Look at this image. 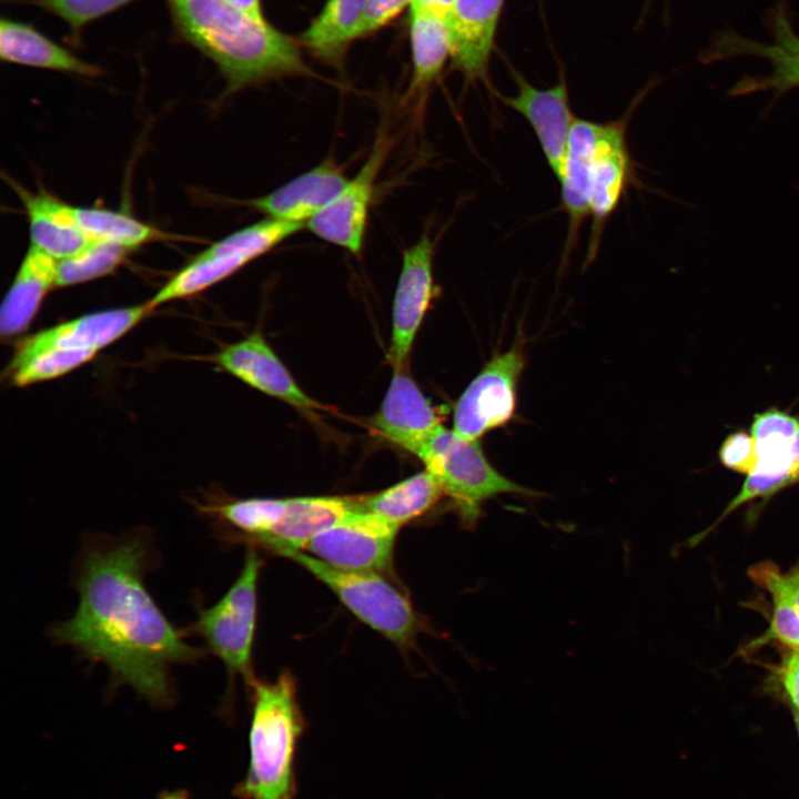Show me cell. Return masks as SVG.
I'll return each mask as SVG.
<instances>
[{"mask_svg":"<svg viewBox=\"0 0 799 799\" xmlns=\"http://www.w3.org/2000/svg\"><path fill=\"white\" fill-rule=\"evenodd\" d=\"M367 1L327 0L301 34L300 43L321 61L341 68Z\"/></svg>","mask_w":799,"mask_h":799,"instance_id":"cell-25","label":"cell"},{"mask_svg":"<svg viewBox=\"0 0 799 799\" xmlns=\"http://www.w3.org/2000/svg\"><path fill=\"white\" fill-rule=\"evenodd\" d=\"M442 426L405 366L395 367L373 427L393 444L416 455Z\"/></svg>","mask_w":799,"mask_h":799,"instance_id":"cell-17","label":"cell"},{"mask_svg":"<svg viewBox=\"0 0 799 799\" xmlns=\"http://www.w3.org/2000/svg\"><path fill=\"white\" fill-rule=\"evenodd\" d=\"M792 715H793L796 727H797V730L799 734V711H792Z\"/></svg>","mask_w":799,"mask_h":799,"instance_id":"cell-42","label":"cell"},{"mask_svg":"<svg viewBox=\"0 0 799 799\" xmlns=\"http://www.w3.org/2000/svg\"><path fill=\"white\" fill-rule=\"evenodd\" d=\"M629 117L627 113L617 121L603 123L597 141L591 165L588 261L596 257L607 220L619 205L626 190L637 180L626 140Z\"/></svg>","mask_w":799,"mask_h":799,"instance_id":"cell-14","label":"cell"},{"mask_svg":"<svg viewBox=\"0 0 799 799\" xmlns=\"http://www.w3.org/2000/svg\"><path fill=\"white\" fill-rule=\"evenodd\" d=\"M347 181L343 169L333 159H325L272 192L249 200L247 205L269 219L306 226L312 218L333 201Z\"/></svg>","mask_w":799,"mask_h":799,"instance_id":"cell-18","label":"cell"},{"mask_svg":"<svg viewBox=\"0 0 799 799\" xmlns=\"http://www.w3.org/2000/svg\"><path fill=\"white\" fill-rule=\"evenodd\" d=\"M323 583L363 624L402 649L414 644L425 624L411 600L381 573L345 570L291 548H276Z\"/></svg>","mask_w":799,"mask_h":799,"instance_id":"cell-5","label":"cell"},{"mask_svg":"<svg viewBox=\"0 0 799 799\" xmlns=\"http://www.w3.org/2000/svg\"><path fill=\"white\" fill-rule=\"evenodd\" d=\"M505 0H456L446 23L452 68L468 83L489 82V61Z\"/></svg>","mask_w":799,"mask_h":799,"instance_id":"cell-16","label":"cell"},{"mask_svg":"<svg viewBox=\"0 0 799 799\" xmlns=\"http://www.w3.org/2000/svg\"><path fill=\"white\" fill-rule=\"evenodd\" d=\"M524 365L519 345L495 355L456 402L452 429L464 439L478 441L506 424L515 412L516 388Z\"/></svg>","mask_w":799,"mask_h":799,"instance_id":"cell-9","label":"cell"},{"mask_svg":"<svg viewBox=\"0 0 799 799\" xmlns=\"http://www.w3.org/2000/svg\"><path fill=\"white\" fill-rule=\"evenodd\" d=\"M153 560L142 535L90 542L77 568L78 607L50 636L107 666L115 686L168 708L175 701L171 669L196 664L205 653L185 640L186 633L170 623L146 589Z\"/></svg>","mask_w":799,"mask_h":799,"instance_id":"cell-1","label":"cell"},{"mask_svg":"<svg viewBox=\"0 0 799 799\" xmlns=\"http://www.w3.org/2000/svg\"><path fill=\"white\" fill-rule=\"evenodd\" d=\"M772 615L767 630L751 640L745 651H755L769 643H779L786 649L799 653V614L792 604L780 595H770Z\"/></svg>","mask_w":799,"mask_h":799,"instance_id":"cell-34","label":"cell"},{"mask_svg":"<svg viewBox=\"0 0 799 799\" xmlns=\"http://www.w3.org/2000/svg\"><path fill=\"white\" fill-rule=\"evenodd\" d=\"M799 483V428L791 451L758 455L754 472L747 475L739 493L728 503L718 518L702 530L707 536L737 508L755 499L761 502Z\"/></svg>","mask_w":799,"mask_h":799,"instance_id":"cell-28","label":"cell"},{"mask_svg":"<svg viewBox=\"0 0 799 799\" xmlns=\"http://www.w3.org/2000/svg\"><path fill=\"white\" fill-rule=\"evenodd\" d=\"M132 249L110 241H91L75 254L59 260L57 287L83 284L113 273Z\"/></svg>","mask_w":799,"mask_h":799,"instance_id":"cell-31","label":"cell"},{"mask_svg":"<svg viewBox=\"0 0 799 799\" xmlns=\"http://www.w3.org/2000/svg\"><path fill=\"white\" fill-rule=\"evenodd\" d=\"M517 87L515 95L495 94L530 124L544 156L554 175L562 178L567 144L576 118L573 114L565 74L549 88L532 85L519 72L509 67Z\"/></svg>","mask_w":799,"mask_h":799,"instance_id":"cell-12","label":"cell"},{"mask_svg":"<svg viewBox=\"0 0 799 799\" xmlns=\"http://www.w3.org/2000/svg\"><path fill=\"white\" fill-rule=\"evenodd\" d=\"M287 498H245L198 503V510L211 517L231 536L260 544L280 523Z\"/></svg>","mask_w":799,"mask_h":799,"instance_id":"cell-27","label":"cell"},{"mask_svg":"<svg viewBox=\"0 0 799 799\" xmlns=\"http://www.w3.org/2000/svg\"><path fill=\"white\" fill-rule=\"evenodd\" d=\"M154 309L138 305L83 314L36 332L17 345L6 375L14 386H29L63 376L92 361Z\"/></svg>","mask_w":799,"mask_h":799,"instance_id":"cell-4","label":"cell"},{"mask_svg":"<svg viewBox=\"0 0 799 799\" xmlns=\"http://www.w3.org/2000/svg\"><path fill=\"white\" fill-rule=\"evenodd\" d=\"M391 148L392 138L383 127L355 176L348 179L333 201L306 223L314 235L354 255L362 252L376 181Z\"/></svg>","mask_w":799,"mask_h":799,"instance_id":"cell-10","label":"cell"},{"mask_svg":"<svg viewBox=\"0 0 799 799\" xmlns=\"http://www.w3.org/2000/svg\"><path fill=\"white\" fill-rule=\"evenodd\" d=\"M601 125L603 123L576 119L570 131L559 180L562 210L568 219L564 257L570 254L580 226L589 215L591 165Z\"/></svg>","mask_w":799,"mask_h":799,"instance_id":"cell-19","label":"cell"},{"mask_svg":"<svg viewBox=\"0 0 799 799\" xmlns=\"http://www.w3.org/2000/svg\"><path fill=\"white\" fill-rule=\"evenodd\" d=\"M398 530L356 504L353 513L314 536L303 552L340 569L382 574L392 565Z\"/></svg>","mask_w":799,"mask_h":799,"instance_id":"cell-11","label":"cell"},{"mask_svg":"<svg viewBox=\"0 0 799 799\" xmlns=\"http://www.w3.org/2000/svg\"><path fill=\"white\" fill-rule=\"evenodd\" d=\"M413 0H368L355 32V40L367 37L395 19Z\"/></svg>","mask_w":799,"mask_h":799,"instance_id":"cell-37","label":"cell"},{"mask_svg":"<svg viewBox=\"0 0 799 799\" xmlns=\"http://www.w3.org/2000/svg\"><path fill=\"white\" fill-rule=\"evenodd\" d=\"M0 57L2 61L71 73L98 77L102 70L77 57L31 24L2 18L0 21Z\"/></svg>","mask_w":799,"mask_h":799,"instance_id":"cell-22","label":"cell"},{"mask_svg":"<svg viewBox=\"0 0 799 799\" xmlns=\"http://www.w3.org/2000/svg\"><path fill=\"white\" fill-rule=\"evenodd\" d=\"M303 226L266 218L214 242L202 253L206 255L237 253L255 260L299 232Z\"/></svg>","mask_w":799,"mask_h":799,"instance_id":"cell-32","label":"cell"},{"mask_svg":"<svg viewBox=\"0 0 799 799\" xmlns=\"http://www.w3.org/2000/svg\"><path fill=\"white\" fill-rule=\"evenodd\" d=\"M765 26L770 36L769 42L727 30L714 36L710 44L700 53L699 60L704 64L736 57L761 58L770 64L771 72L768 74L742 77L730 88L729 97L771 91L778 98L799 88V34L793 28L785 0H779L767 13Z\"/></svg>","mask_w":799,"mask_h":799,"instance_id":"cell-8","label":"cell"},{"mask_svg":"<svg viewBox=\"0 0 799 799\" xmlns=\"http://www.w3.org/2000/svg\"><path fill=\"white\" fill-rule=\"evenodd\" d=\"M434 241L428 233L403 253L392 314L388 356L393 368L406 366L416 333L435 294Z\"/></svg>","mask_w":799,"mask_h":799,"instance_id":"cell-13","label":"cell"},{"mask_svg":"<svg viewBox=\"0 0 799 799\" xmlns=\"http://www.w3.org/2000/svg\"><path fill=\"white\" fill-rule=\"evenodd\" d=\"M213 361L243 383L296 408L325 409V406L310 397L296 384L259 331L224 346L214 355Z\"/></svg>","mask_w":799,"mask_h":799,"instance_id":"cell-15","label":"cell"},{"mask_svg":"<svg viewBox=\"0 0 799 799\" xmlns=\"http://www.w3.org/2000/svg\"><path fill=\"white\" fill-rule=\"evenodd\" d=\"M252 261L251 257L237 253L206 255L201 252L146 302L155 310L164 303L193 296L231 276Z\"/></svg>","mask_w":799,"mask_h":799,"instance_id":"cell-29","label":"cell"},{"mask_svg":"<svg viewBox=\"0 0 799 799\" xmlns=\"http://www.w3.org/2000/svg\"><path fill=\"white\" fill-rule=\"evenodd\" d=\"M12 186L27 212L31 245L59 261L91 242L75 223L73 205L45 191L33 193L18 184Z\"/></svg>","mask_w":799,"mask_h":799,"instance_id":"cell-21","label":"cell"},{"mask_svg":"<svg viewBox=\"0 0 799 799\" xmlns=\"http://www.w3.org/2000/svg\"><path fill=\"white\" fill-rule=\"evenodd\" d=\"M409 40L413 69L405 100L419 108L451 58L446 20L432 12L411 10Z\"/></svg>","mask_w":799,"mask_h":799,"instance_id":"cell-24","label":"cell"},{"mask_svg":"<svg viewBox=\"0 0 799 799\" xmlns=\"http://www.w3.org/2000/svg\"><path fill=\"white\" fill-rule=\"evenodd\" d=\"M58 260L30 245L0 307V334L12 338L32 323L47 294L57 287Z\"/></svg>","mask_w":799,"mask_h":799,"instance_id":"cell-20","label":"cell"},{"mask_svg":"<svg viewBox=\"0 0 799 799\" xmlns=\"http://www.w3.org/2000/svg\"><path fill=\"white\" fill-rule=\"evenodd\" d=\"M444 494L434 475L424 469L384 490L356 498L357 507L398 527L429 510Z\"/></svg>","mask_w":799,"mask_h":799,"instance_id":"cell-26","label":"cell"},{"mask_svg":"<svg viewBox=\"0 0 799 799\" xmlns=\"http://www.w3.org/2000/svg\"><path fill=\"white\" fill-rule=\"evenodd\" d=\"M178 38L219 68L226 93L292 75H313L300 45L227 0H165Z\"/></svg>","mask_w":799,"mask_h":799,"instance_id":"cell-2","label":"cell"},{"mask_svg":"<svg viewBox=\"0 0 799 799\" xmlns=\"http://www.w3.org/2000/svg\"><path fill=\"white\" fill-rule=\"evenodd\" d=\"M234 7L260 21H266L261 0H227Z\"/></svg>","mask_w":799,"mask_h":799,"instance_id":"cell-40","label":"cell"},{"mask_svg":"<svg viewBox=\"0 0 799 799\" xmlns=\"http://www.w3.org/2000/svg\"><path fill=\"white\" fill-rule=\"evenodd\" d=\"M250 688L249 768L234 793L241 799H295V756L304 719L294 678L284 670L273 681L256 679Z\"/></svg>","mask_w":799,"mask_h":799,"instance_id":"cell-3","label":"cell"},{"mask_svg":"<svg viewBox=\"0 0 799 799\" xmlns=\"http://www.w3.org/2000/svg\"><path fill=\"white\" fill-rule=\"evenodd\" d=\"M778 675L791 711H799V653L786 649Z\"/></svg>","mask_w":799,"mask_h":799,"instance_id":"cell-38","label":"cell"},{"mask_svg":"<svg viewBox=\"0 0 799 799\" xmlns=\"http://www.w3.org/2000/svg\"><path fill=\"white\" fill-rule=\"evenodd\" d=\"M441 484L458 512L462 524L473 528L485 500L500 494L534 495L496 471L478 441H468L442 426L416 453Z\"/></svg>","mask_w":799,"mask_h":799,"instance_id":"cell-6","label":"cell"},{"mask_svg":"<svg viewBox=\"0 0 799 799\" xmlns=\"http://www.w3.org/2000/svg\"><path fill=\"white\" fill-rule=\"evenodd\" d=\"M159 799H191L186 791L183 790H175V791H165L161 795Z\"/></svg>","mask_w":799,"mask_h":799,"instance_id":"cell-41","label":"cell"},{"mask_svg":"<svg viewBox=\"0 0 799 799\" xmlns=\"http://www.w3.org/2000/svg\"><path fill=\"white\" fill-rule=\"evenodd\" d=\"M77 225L90 241H110L130 249L168 239L164 232L133 216L109 209L73 205Z\"/></svg>","mask_w":799,"mask_h":799,"instance_id":"cell-30","label":"cell"},{"mask_svg":"<svg viewBox=\"0 0 799 799\" xmlns=\"http://www.w3.org/2000/svg\"><path fill=\"white\" fill-rule=\"evenodd\" d=\"M134 0H26L63 20L70 29V40L80 43L85 26Z\"/></svg>","mask_w":799,"mask_h":799,"instance_id":"cell-33","label":"cell"},{"mask_svg":"<svg viewBox=\"0 0 799 799\" xmlns=\"http://www.w3.org/2000/svg\"><path fill=\"white\" fill-rule=\"evenodd\" d=\"M456 0H413L411 10L427 11L447 20Z\"/></svg>","mask_w":799,"mask_h":799,"instance_id":"cell-39","label":"cell"},{"mask_svg":"<svg viewBox=\"0 0 799 799\" xmlns=\"http://www.w3.org/2000/svg\"><path fill=\"white\" fill-rule=\"evenodd\" d=\"M718 457L726 468L746 476L751 474L758 462L755 438L744 431L729 434L721 443Z\"/></svg>","mask_w":799,"mask_h":799,"instance_id":"cell-36","label":"cell"},{"mask_svg":"<svg viewBox=\"0 0 799 799\" xmlns=\"http://www.w3.org/2000/svg\"><path fill=\"white\" fill-rule=\"evenodd\" d=\"M356 509V500L345 497L287 498L283 516L273 533L259 545L270 550H303L317 534L344 519Z\"/></svg>","mask_w":799,"mask_h":799,"instance_id":"cell-23","label":"cell"},{"mask_svg":"<svg viewBox=\"0 0 799 799\" xmlns=\"http://www.w3.org/2000/svg\"><path fill=\"white\" fill-rule=\"evenodd\" d=\"M263 562L250 546L242 569L212 606L199 607L191 631L202 637L205 648L218 657L233 685L236 677L251 687L255 682L252 651L257 617V581Z\"/></svg>","mask_w":799,"mask_h":799,"instance_id":"cell-7","label":"cell"},{"mask_svg":"<svg viewBox=\"0 0 799 799\" xmlns=\"http://www.w3.org/2000/svg\"><path fill=\"white\" fill-rule=\"evenodd\" d=\"M748 576L769 595L787 598L799 614V564L782 572L772 562H760L749 568Z\"/></svg>","mask_w":799,"mask_h":799,"instance_id":"cell-35","label":"cell"}]
</instances>
